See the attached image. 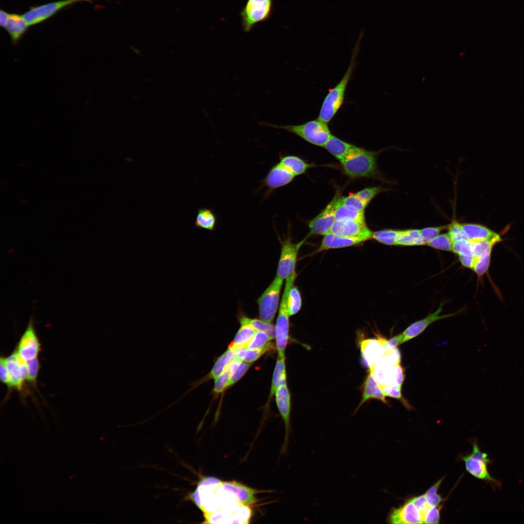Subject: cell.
<instances>
[{"label":"cell","mask_w":524,"mask_h":524,"mask_svg":"<svg viewBox=\"0 0 524 524\" xmlns=\"http://www.w3.org/2000/svg\"><path fill=\"white\" fill-rule=\"evenodd\" d=\"M358 47L354 50L350 65L342 79L333 88L329 89L321 105L317 119L326 123L329 122L342 106L348 83L356 64Z\"/></svg>","instance_id":"6da1fadb"},{"label":"cell","mask_w":524,"mask_h":524,"mask_svg":"<svg viewBox=\"0 0 524 524\" xmlns=\"http://www.w3.org/2000/svg\"><path fill=\"white\" fill-rule=\"evenodd\" d=\"M261 125L284 130L307 141L319 147H324L332 135L326 123L317 119L297 125H281L259 122Z\"/></svg>","instance_id":"7a4b0ae2"},{"label":"cell","mask_w":524,"mask_h":524,"mask_svg":"<svg viewBox=\"0 0 524 524\" xmlns=\"http://www.w3.org/2000/svg\"><path fill=\"white\" fill-rule=\"evenodd\" d=\"M377 153L354 146L340 162L346 174L351 178L366 177L377 170Z\"/></svg>","instance_id":"3957f363"},{"label":"cell","mask_w":524,"mask_h":524,"mask_svg":"<svg viewBox=\"0 0 524 524\" xmlns=\"http://www.w3.org/2000/svg\"><path fill=\"white\" fill-rule=\"evenodd\" d=\"M472 442L471 453L461 457L466 471L475 477L488 484L493 491L500 490L502 482L492 477L488 471V465L492 461L488 458L487 454L480 450L476 439Z\"/></svg>","instance_id":"277c9868"},{"label":"cell","mask_w":524,"mask_h":524,"mask_svg":"<svg viewBox=\"0 0 524 524\" xmlns=\"http://www.w3.org/2000/svg\"><path fill=\"white\" fill-rule=\"evenodd\" d=\"M296 277L295 271L286 279L278 313L275 327V337L278 357L285 358V351L288 344L289 332V314L287 307L288 294Z\"/></svg>","instance_id":"5b68a950"},{"label":"cell","mask_w":524,"mask_h":524,"mask_svg":"<svg viewBox=\"0 0 524 524\" xmlns=\"http://www.w3.org/2000/svg\"><path fill=\"white\" fill-rule=\"evenodd\" d=\"M283 280L276 276L257 300L260 317L268 323L273 321L277 311Z\"/></svg>","instance_id":"8992f818"},{"label":"cell","mask_w":524,"mask_h":524,"mask_svg":"<svg viewBox=\"0 0 524 524\" xmlns=\"http://www.w3.org/2000/svg\"><path fill=\"white\" fill-rule=\"evenodd\" d=\"M251 515L248 506L239 503L226 506L218 510L204 515V523H248Z\"/></svg>","instance_id":"52a82bcc"},{"label":"cell","mask_w":524,"mask_h":524,"mask_svg":"<svg viewBox=\"0 0 524 524\" xmlns=\"http://www.w3.org/2000/svg\"><path fill=\"white\" fill-rule=\"evenodd\" d=\"M272 9V0H247L241 12L245 32H249L260 22L268 19Z\"/></svg>","instance_id":"ba28073f"},{"label":"cell","mask_w":524,"mask_h":524,"mask_svg":"<svg viewBox=\"0 0 524 524\" xmlns=\"http://www.w3.org/2000/svg\"><path fill=\"white\" fill-rule=\"evenodd\" d=\"M93 0H61L32 7L25 12L23 17L29 26L43 22L66 7L80 2H89Z\"/></svg>","instance_id":"9c48e42d"},{"label":"cell","mask_w":524,"mask_h":524,"mask_svg":"<svg viewBox=\"0 0 524 524\" xmlns=\"http://www.w3.org/2000/svg\"><path fill=\"white\" fill-rule=\"evenodd\" d=\"M303 242L295 244L289 238L282 242L277 269V277L283 280L295 271L298 252Z\"/></svg>","instance_id":"30bf717a"},{"label":"cell","mask_w":524,"mask_h":524,"mask_svg":"<svg viewBox=\"0 0 524 524\" xmlns=\"http://www.w3.org/2000/svg\"><path fill=\"white\" fill-rule=\"evenodd\" d=\"M295 177L289 169L278 162L274 164L266 176L260 181L261 186L266 188L264 197L269 196L276 189L291 182Z\"/></svg>","instance_id":"8fae6325"},{"label":"cell","mask_w":524,"mask_h":524,"mask_svg":"<svg viewBox=\"0 0 524 524\" xmlns=\"http://www.w3.org/2000/svg\"><path fill=\"white\" fill-rule=\"evenodd\" d=\"M40 350V344L36 333L32 318L20 337L16 351L25 361L37 358Z\"/></svg>","instance_id":"7c38bea8"},{"label":"cell","mask_w":524,"mask_h":524,"mask_svg":"<svg viewBox=\"0 0 524 524\" xmlns=\"http://www.w3.org/2000/svg\"><path fill=\"white\" fill-rule=\"evenodd\" d=\"M277 406L285 425V437L281 448L284 453L287 450L289 437L291 431L290 414L291 409V394L287 383L281 384L275 392Z\"/></svg>","instance_id":"4fadbf2b"},{"label":"cell","mask_w":524,"mask_h":524,"mask_svg":"<svg viewBox=\"0 0 524 524\" xmlns=\"http://www.w3.org/2000/svg\"><path fill=\"white\" fill-rule=\"evenodd\" d=\"M338 196H335L326 208L309 223V235L328 233L336 220L335 213Z\"/></svg>","instance_id":"5bb4252c"},{"label":"cell","mask_w":524,"mask_h":524,"mask_svg":"<svg viewBox=\"0 0 524 524\" xmlns=\"http://www.w3.org/2000/svg\"><path fill=\"white\" fill-rule=\"evenodd\" d=\"M391 524H423V519L419 510L409 499L398 508H393L388 516Z\"/></svg>","instance_id":"9a60e30c"},{"label":"cell","mask_w":524,"mask_h":524,"mask_svg":"<svg viewBox=\"0 0 524 524\" xmlns=\"http://www.w3.org/2000/svg\"><path fill=\"white\" fill-rule=\"evenodd\" d=\"M387 341L379 337L378 339H367L361 341V355L369 371L373 369L385 351L390 348L387 345Z\"/></svg>","instance_id":"2e32d148"},{"label":"cell","mask_w":524,"mask_h":524,"mask_svg":"<svg viewBox=\"0 0 524 524\" xmlns=\"http://www.w3.org/2000/svg\"><path fill=\"white\" fill-rule=\"evenodd\" d=\"M5 363L10 376L9 388L20 389L27 380V370L26 361L15 351L7 358Z\"/></svg>","instance_id":"e0dca14e"},{"label":"cell","mask_w":524,"mask_h":524,"mask_svg":"<svg viewBox=\"0 0 524 524\" xmlns=\"http://www.w3.org/2000/svg\"><path fill=\"white\" fill-rule=\"evenodd\" d=\"M218 488L230 493L239 503L246 506L256 502V495L260 492L236 481H221Z\"/></svg>","instance_id":"ac0fdd59"},{"label":"cell","mask_w":524,"mask_h":524,"mask_svg":"<svg viewBox=\"0 0 524 524\" xmlns=\"http://www.w3.org/2000/svg\"><path fill=\"white\" fill-rule=\"evenodd\" d=\"M373 233L358 236H341L328 233L324 235L318 251L358 245L372 238Z\"/></svg>","instance_id":"d6986e66"},{"label":"cell","mask_w":524,"mask_h":524,"mask_svg":"<svg viewBox=\"0 0 524 524\" xmlns=\"http://www.w3.org/2000/svg\"><path fill=\"white\" fill-rule=\"evenodd\" d=\"M373 232L367 227L365 222L343 219L335 221L329 233L341 236L354 237Z\"/></svg>","instance_id":"ffe728a7"},{"label":"cell","mask_w":524,"mask_h":524,"mask_svg":"<svg viewBox=\"0 0 524 524\" xmlns=\"http://www.w3.org/2000/svg\"><path fill=\"white\" fill-rule=\"evenodd\" d=\"M442 304L435 312L429 314L426 318L415 322L407 328L402 333L404 343L411 340L421 334L432 323L436 321L451 317L455 313L441 315L442 311Z\"/></svg>","instance_id":"44dd1931"},{"label":"cell","mask_w":524,"mask_h":524,"mask_svg":"<svg viewBox=\"0 0 524 524\" xmlns=\"http://www.w3.org/2000/svg\"><path fill=\"white\" fill-rule=\"evenodd\" d=\"M465 238L475 242L481 240H491L498 243L501 241L499 234L486 227L474 223H460Z\"/></svg>","instance_id":"7402d4cb"},{"label":"cell","mask_w":524,"mask_h":524,"mask_svg":"<svg viewBox=\"0 0 524 524\" xmlns=\"http://www.w3.org/2000/svg\"><path fill=\"white\" fill-rule=\"evenodd\" d=\"M362 392L361 399L357 409L367 400L372 398L378 399L384 404H388V401L385 398L386 396L383 393L379 383L370 371L364 381Z\"/></svg>","instance_id":"603a6c76"},{"label":"cell","mask_w":524,"mask_h":524,"mask_svg":"<svg viewBox=\"0 0 524 524\" xmlns=\"http://www.w3.org/2000/svg\"><path fill=\"white\" fill-rule=\"evenodd\" d=\"M235 359L234 351L230 348H228L218 358L212 370L206 376L191 384L193 387H192L190 391L198 386V385L207 380L212 379H215L224 371L229 364Z\"/></svg>","instance_id":"cb8c5ba5"},{"label":"cell","mask_w":524,"mask_h":524,"mask_svg":"<svg viewBox=\"0 0 524 524\" xmlns=\"http://www.w3.org/2000/svg\"><path fill=\"white\" fill-rule=\"evenodd\" d=\"M28 27L22 15L12 14H10L4 28L9 34L12 43L16 45Z\"/></svg>","instance_id":"d4e9b609"},{"label":"cell","mask_w":524,"mask_h":524,"mask_svg":"<svg viewBox=\"0 0 524 524\" xmlns=\"http://www.w3.org/2000/svg\"><path fill=\"white\" fill-rule=\"evenodd\" d=\"M354 146L332 135L324 147L340 161L351 151Z\"/></svg>","instance_id":"484cf974"},{"label":"cell","mask_w":524,"mask_h":524,"mask_svg":"<svg viewBox=\"0 0 524 524\" xmlns=\"http://www.w3.org/2000/svg\"><path fill=\"white\" fill-rule=\"evenodd\" d=\"M278 163L289 169L295 176L304 173L311 165L295 155H280Z\"/></svg>","instance_id":"4316f807"},{"label":"cell","mask_w":524,"mask_h":524,"mask_svg":"<svg viewBox=\"0 0 524 524\" xmlns=\"http://www.w3.org/2000/svg\"><path fill=\"white\" fill-rule=\"evenodd\" d=\"M336 220L348 219L365 222L364 212L360 211L353 206L342 203L338 197L335 213Z\"/></svg>","instance_id":"83f0119b"},{"label":"cell","mask_w":524,"mask_h":524,"mask_svg":"<svg viewBox=\"0 0 524 524\" xmlns=\"http://www.w3.org/2000/svg\"><path fill=\"white\" fill-rule=\"evenodd\" d=\"M216 223L217 216L213 210L207 208L198 209L195 222L196 228L213 231Z\"/></svg>","instance_id":"f1b7e54d"},{"label":"cell","mask_w":524,"mask_h":524,"mask_svg":"<svg viewBox=\"0 0 524 524\" xmlns=\"http://www.w3.org/2000/svg\"><path fill=\"white\" fill-rule=\"evenodd\" d=\"M286 383H287V377L285 358L278 357L272 379L271 387L268 400V404L279 386Z\"/></svg>","instance_id":"f546056e"},{"label":"cell","mask_w":524,"mask_h":524,"mask_svg":"<svg viewBox=\"0 0 524 524\" xmlns=\"http://www.w3.org/2000/svg\"><path fill=\"white\" fill-rule=\"evenodd\" d=\"M273 345L271 343L268 346L261 349H250L246 347L234 350L235 359L251 363L257 360L262 355L272 350Z\"/></svg>","instance_id":"4dcf8cb0"},{"label":"cell","mask_w":524,"mask_h":524,"mask_svg":"<svg viewBox=\"0 0 524 524\" xmlns=\"http://www.w3.org/2000/svg\"><path fill=\"white\" fill-rule=\"evenodd\" d=\"M257 330L248 325H241L229 348L233 350L246 347L253 337Z\"/></svg>","instance_id":"1f68e13d"},{"label":"cell","mask_w":524,"mask_h":524,"mask_svg":"<svg viewBox=\"0 0 524 524\" xmlns=\"http://www.w3.org/2000/svg\"><path fill=\"white\" fill-rule=\"evenodd\" d=\"M396 245L404 246L423 245L420 229L399 230Z\"/></svg>","instance_id":"d6a6232c"},{"label":"cell","mask_w":524,"mask_h":524,"mask_svg":"<svg viewBox=\"0 0 524 524\" xmlns=\"http://www.w3.org/2000/svg\"><path fill=\"white\" fill-rule=\"evenodd\" d=\"M240 325H248L257 331H263L273 339L275 337V327L270 323L265 322L262 319L250 318L245 316L239 317Z\"/></svg>","instance_id":"836d02e7"},{"label":"cell","mask_w":524,"mask_h":524,"mask_svg":"<svg viewBox=\"0 0 524 524\" xmlns=\"http://www.w3.org/2000/svg\"><path fill=\"white\" fill-rule=\"evenodd\" d=\"M302 306V298L298 289L293 285L290 290L288 300L287 307L290 316L296 314L300 310Z\"/></svg>","instance_id":"e575fe53"},{"label":"cell","mask_w":524,"mask_h":524,"mask_svg":"<svg viewBox=\"0 0 524 524\" xmlns=\"http://www.w3.org/2000/svg\"><path fill=\"white\" fill-rule=\"evenodd\" d=\"M399 230L385 229L373 232L372 238L388 246L396 245Z\"/></svg>","instance_id":"d590c367"},{"label":"cell","mask_w":524,"mask_h":524,"mask_svg":"<svg viewBox=\"0 0 524 524\" xmlns=\"http://www.w3.org/2000/svg\"><path fill=\"white\" fill-rule=\"evenodd\" d=\"M231 377L229 386L239 380L249 368L251 364L235 359L230 363Z\"/></svg>","instance_id":"8d00e7d4"},{"label":"cell","mask_w":524,"mask_h":524,"mask_svg":"<svg viewBox=\"0 0 524 524\" xmlns=\"http://www.w3.org/2000/svg\"><path fill=\"white\" fill-rule=\"evenodd\" d=\"M230 363L224 371L215 379L213 389V393L215 394H219L222 393L229 387L231 377Z\"/></svg>","instance_id":"74e56055"},{"label":"cell","mask_w":524,"mask_h":524,"mask_svg":"<svg viewBox=\"0 0 524 524\" xmlns=\"http://www.w3.org/2000/svg\"><path fill=\"white\" fill-rule=\"evenodd\" d=\"M380 387L383 393L386 396L393 397L399 400L408 409H412L411 406L402 395L401 392L402 386L391 384L387 385L381 386Z\"/></svg>","instance_id":"f35d334b"},{"label":"cell","mask_w":524,"mask_h":524,"mask_svg":"<svg viewBox=\"0 0 524 524\" xmlns=\"http://www.w3.org/2000/svg\"><path fill=\"white\" fill-rule=\"evenodd\" d=\"M497 243L491 240H481L473 242L474 255L476 259L491 255L493 246Z\"/></svg>","instance_id":"ab89813d"},{"label":"cell","mask_w":524,"mask_h":524,"mask_svg":"<svg viewBox=\"0 0 524 524\" xmlns=\"http://www.w3.org/2000/svg\"><path fill=\"white\" fill-rule=\"evenodd\" d=\"M273 338L266 333L257 331L253 337L247 344L246 347L250 349H261L269 345Z\"/></svg>","instance_id":"60d3db41"},{"label":"cell","mask_w":524,"mask_h":524,"mask_svg":"<svg viewBox=\"0 0 524 524\" xmlns=\"http://www.w3.org/2000/svg\"><path fill=\"white\" fill-rule=\"evenodd\" d=\"M453 241L449 234H440L429 241L426 245L436 249L445 251H452Z\"/></svg>","instance_id":"b9f144b4"},{"label":"cell","mask_w":524,"mask_h":524,"mask_svg":"<svg viewBox=\"0 0 524 524\" xmlns=\"http://www.w3.org/2000/svg\"><path fill=\"white\" fill-rule=\"evenodd\" d=\"M452 251L458 256L474 255L473 242L462 238L453 242Z\"/></svg>","instance_id":"7bdbcfd3"},{"label":"cell","mask_w":524,"mask_h":524,"mask_svg":"<svg viewBox=\"0 0 524 524\" xmlns=\"http://www.w3.org/2000/svg\"><path fill=\"white\" fill-rule=\"evenodd\" d=\"M443 480L442 478L431 487L424 494L428 503L433 507L439 506L443 501L442 497L438 493L439 488Z\"/></svg>","instance_id":"ee69618b"},{"label":"cell","mask_w":524,"mask_h":524,"mask_svg":"<svg viewBox=\"0 0 524 524\" xmlns=\"http://www.w3.org/2000/svg\"><path fill=\"white\" fill-rule=\"evenodd\" d=\"M448 225L427 227L420 229L423 245H426L429 241L439 235L443 230L448 228Z\"/></svg>","instance_id":"f6af8a7d"},{"label":"cell","mask_w":524,"mask_h":524,"mask_svg":"<svg viewBox=\"0 0 524 524\" xmlns=\"http://www.w3.org/2000/svg\"><path fill=\"white\" fill-rule=\"evenodd\" d=\"M342 203L354 207L360 211L364 212L365 209L368 204L361 199L355 194L350 195L345 197H340Z\"/></svg>","instance_id":"bcb514c9"},{"label":"cell","mask_w":524,"mask_h":524,"mask_svg":"<svg viewBox=\"0 0 524 524\" xmlns=\"http://www.w3.org/2000/svg\"><path fill=\"white\" fill-rule=\"evenodd\" d=\"M384 191L381 186L369 187L363 189L355 194L361 199L369 203L377 194Z\"/></svg>","instance_id":"7dc6e473"},{"label":"cell","mask_w":524,"mask_h":524,"mask_svg":"<svg viewBox=\"0 0 524 524\" xmlns=\"http://www.w3.org/2000/svg\"><path fill=\"white\" fill-rule=\"evenodd\" d=\"M26 363L27 370V381H28L31 383H34L37 377L39 370L40 365L38 359L37 357L33 359L26 361Z\"/></svg>","instance_id":"c3c4849f"},{"label":"cell","mask_w":524,"mask_h":524,"mask_svg":"<svg viewBox=\"0 0 524 524\" xmlns=\"http://www.w3.org/2000/svg\"><path fill=\"white\" fill-rule=\"evenodd\" d=\"M491 261V255L476 259L472 269L478 276H482L488 270Z\"/></svg>","instance_id":"681fc988"},{"label":"cell","mask_w":524,"mask_h":524,"mask_svg":"<svg viewBox=\"0 0 524 524\" xmlns=\"http://www.w3.org/2000/svg\"><path fill=\"white\" fill-rule=\"evenodd\" d=\"M410 499L418 508L424 520V518L427 512L433 506H431L428 503L424 494L415 496Z\"/></svg>","instance_id":"f907efd6"},{"label":"cell","mask_w":524,"mask_h":524,"mask_svg":"<svg viewBox=\"0 0 524 524\" xmlns=\"http://www.w3.org/2000/svg\"><path fill=\"white\" fill-rule=\"evenodd\" d=\"M450 237L453 242L457 240L465 238L462 231L460 223L457 221H453L448 225V228Z\"/></svg>","instance_id":"816d5d0a"},{"label":"cell","mask_w":524,"mask_h":524,"mask_svg":"<svg viewBox=\"0 0 524 524\" xmlns=\"http://www.w3.org/2000/svg\"><path fill=\"white\" fill-rule=\"evenodd\" d=\"M405 379L404 370L400 363L396 364L392 370V384L402 386Z\"/></svg>","instance_id":"f5cc1de1"},{"label":"cell","mask_w":524,"mask_h":524,"mask_svg":"<svg viewBox=\"0 0 524 524\" xmlns=\"http://www.w3.org/2000/svg\"><path fill=\"white\" fill-rule=\"evenodd\" d=\"M440 508L439 506L432 507L425 515L423 523L438 524L440 519Z\"/></svg>","instance_id":"db71d44e"},{"label":"cell","mask_w":524,"mask_h":524,"mask_svg":"<svg viewBox=\"0 0 524 524\" xmlns=\"http://www.w3.org/2000/svg\"><path fill=\"white\" fill-rule=\"evenodd\" d=\"M0 378L1 382L9 387L10 376L6 365L5 358L3 357H1L0 360Z\"/></svg>","instance_id":"11a10c76"},{"label":"cell","mask_w":524,"mask_h":524,"mask_svg":"<svg viewBox=\"0 0 524 524\" xmlns=\"http://www.w3.org/2000/svg\"><path fill=\"white\" fill-rule=\"evenodd\" d=\"M459 256V260L463 266L464 267L470 268L472 269L475 264L476 260V257L474 255L472 256H463L460 255Z\"/></svg>","instance_id":"9f6ffc18"},{"label":"cell","mask_w":524,"mask_h":524,"mask_svg":"<svg viewBox=\"0 0 524 524\" xmlns=\"http://www.w3.org/2000/svg\"><path fill=\"white\" fill-rule=\"evenodd\" d=\"M404 343L403 336L401 333L387 340V344L390 347H396Z\"/></svg>","instance_id":"6f0895ef"},{"label":"cell","mask_w":524,"mask_h":524,"mask_svg":"<svg viewBox=\"0 0 524 524\" xmlns=\"http://www.w3.org/2000/svg\"><path fill=\"white\" fill-rule=\"evenodd\" d=\"M10 14L7 12L0 10V24L2 27L4 28L9 18Z\"/></svg>","instance_id":"680465c9"}]
</instances>
